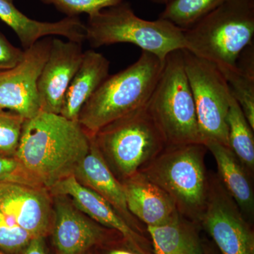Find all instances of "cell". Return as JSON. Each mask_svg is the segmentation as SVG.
I'll list each match as a JSON object with an SVG mask.
<instances>
[{"mask_svg": "<svg viewBox=\"0 0 254 254\" xmlns=\"http://www.w3.org/2000/svg\"><path fill=\"white\" fill-rule=\"evenodd\" d=\"M78 121L41 112L25 120L15 158L48 190L72 176L91 145Z\"/></svg>", "mask_w": 254, "mask_h": 254, "instance_id": "1", "label": "cell"}, {"mask_svg": "<svg viewBox=\"0 0 254 254\" xmlns=\"http://www.w3.org/2000/svg\"><path fill=\"white\" fill-rule=\"evenodd\" d=\"M164 63L165 60L142 51L134 63L105 78L83 105L78 123L92 136L108 124L145 106Z\"/></svg>", "mask_w": 254, "mask_h": 254, "instance_id": "2", "label": "cell"}, {"mask_svg": "<svg viewBox=\"0 0 254 254\" xmlns=\"http://www.w3.org/2000/svg\"><path fill=\"white\" fill-rule=\"evenodd\" d=\"M185 50L217 65L237 69V60L254 38V0H225L191 27L184 30Z\"/></svg>", "mask_w": 254, "mask_h": 254, "instance_id": "3", "label": "cell"}, {"mask_svg": "<svg viewBox=\"0 0 254 254\" xmlns=\"http://www.w3.org/2000/svg\"><path fill=\"white\" fill-rule=\"evenodd\" d=\"M202 143L167 145L139 173L165 190L179 213L200 225L209 190Z\"/></svg>", "mask_w": 254, "mask_h": 254, "instance_id": "4", "label": "cell"}, {"mask_svg": "<svg viewBox=\"0 0 254 254\" xmlns=\"http://www.w3.org/2000/svg\"><path fill=\"white\" fill-rule=\"evenodd\" d=\"M85 28L86 41L93 48L131 43L162 60L185 48L184 30L163 18H140L127 1L88 16Z\"/></svg>", "mask_w": 254, "mask_h": 254, "instance_id": "5", "label": "cell"}, {"mask_svg": "<svg viewBox=\"0 0 254 254\" xmlns=\"http://www.w3.org/2000/svg\"><path fill=\"white\" fill-rule=\"evenodd\" d=\"M145 105L93 135L100 154L120 182L139 173L167 146Z\"/></svg>", "mask_w": 254, "mask_h": 254, "instance_id": "6", "label": "cell"}, {"mask_svg": "<svg viewBox=\"0 0 254 254\" xmlns=\"http://www.w3.org/2000/svg\"><path fill=\"white\" fill-rule=\"evenodd\" d=\"M145 106L167 145L203 144L182 50L172 52L165 58L163 71Z\"/></svg>", "mask_w": 254, "mask_h": 254, "instance_id": "7", "label": "cell"}, {"mask_svg": "<svg viewBox=\"0 0 254 254\" xmlns=\"http://www.w3.org/2000/svg\"><path fill=\"white\" fill-rule=\"evenodd\" d=\"M182 52L202 143L215 141L229 147L227 117L232 95L228 82L215 64L188 50Z\"/></svg>", "mask_w": 254, "mask_h": 254, "instance_id": "8", "label": "cell"}, {"mask_svg": "<svg viewBox=\"0 0 254 254\" xmlns=\"http://www.w3.org/2000/svg\"><path fill=\"white\" fill-rule=\"evenodd\" d=\"M200 226L212 237L222 254L254 253L252 225L214 173H209L208 198Z\"/></svg>", "mask_w": 254, "mask_h": 254, "instance_id": "9", "label": "cell"}, {"mask_svg": "<svg viewBox=\"0 0 254 254\" xmlns=\"http://www.w3.org/2000/svg\"><path fill=\"white\" fill-rule=\"evenodd\" d=\"M51 38L39 40L24 50L23 60L14 67L0 71V108L14 112L25 120L41 112L38 81L49 58Z\"/></svg>", "mask_w": 254, "mask_h": 254, "instance_id": "10", "label": "cell"}, {"mask_svg": "<svg viewBox=\"0 0 254 254\" xmlns=\"http://www.w3.org/2000/svg\"><path fill=\"white\" fill-rule=\"evenodd\" d=\"M50 235L55 254H85L119 232L102 226L76 208L66 195H52Z\"/></svg>", "mask_w": 254, "mask_h": 254, "instance_id": "11", "label": "cell"}, {"mask_svg": "<svg viewBox=\"0 0 254 254\" xmlns=\"http://www.w3.org/2000/svg\"><path fill=\"white\" fill-rule=\"evenodd\" d=\"M0 211L33 238L50 236L53 202V196L46 187L0 184Z\"/></svg>", "mask_w": 254, "mask_h": 254, "instance_id": "12", "label": "cell"}, {"mask_svg": "<svg viewBox=\"0 0 254 254\" xmlns=\"http://www.w3.org/2000/svg\"><path fill=\"white\" fill-rule=\"evenodd\" d=\"M81 43L52 39L49 58L38 81L41 112L61 113L64 98L83 56Z\"/></svg>", "mask_w": 254, "mask_h": 254, "instance_id": "13", "label": "cell"}, {"mask_svg": "<svg viewBox=\"0 0 254 254\" xmlns=\"http://www.w3.org/2000/svg\"><path fill=\"white\" fill-rule=\"evenodd\" d=\"M73 176L78 183L93 190L108 201L133 230L143 235L148 233L144 225L130 213L123 185L105 163L93 135L91 136L90 149L78 163Z\"/></svg>", "mask_w": 254, "mask_h": 254, "instance_id": "14", "label": "cell"}, {"mask_svg": "<svg viewBox=\"0 0 254 254\" xmlns=\"http://www.w3.org/2000/svg\"><path fill=\"white\" fill-rule=\"evenodd\" d=\"M48 190L52 195H66L78 210L92 220L119 232L127 240L153 253L151 242L148 237L133 230L108 201L78 183L73 175L58 182Z\"/></svg>", "mask_w": 254, "mask_h": 254, "instance_id": "15", "label": "cell"}, {"mask_svg": "<svg viewBox=\"0 0 254 254\" xmlns=\"http://www.w3.org/2000/svg\"><path fill=\"white\" fill-rule=\"evenodd\" d=\"M14 1L0 0V19L14 31L23 50L31 48L41 38L54 35L81 44L86 41L85 23L78 16L65 17L55 22L38 21L23 14Z\"/></svg>", "mask_w": 254, "mask_h": 254, "instance_id": "16", "label": "cell"}, {"mask_svg": "<svg viewBox=\"0 0 254 254\" xmlns=\"http://www.w3.org/2000/svg\"><path fill=\"white\" fill-rule=\"evenodd\" d=\"M121 183L130 213L146 227L163 225L179 213L173 198L141 173Z\"/></svg>", "mask_w": 254, "mask_h": 254, "instance_id": "17", "label": "cell"}, {"mask_svg": "<svg viewBox=\"0 0 254 254\" xmlns=\"http://www.w3.org/2000/svg\"><path fill=\"white\" fill-rule=\"evenodd\" d=\"M213 155L218 177L236 201L246 220L252 225L254 218V190L252 175L230 147L215 141L204 143Z\"/></svg>", "mask_w": 254, "mask_h": 254, "instance_id": "18", "label": "cell"}, {"mask_svg": "<svg viewBox=\"0 0 254 254\" xmlns=\"http://www.w3.org/2000/svg\"><path fill=\"white\" fill-rule=\"evenodd\" d=\"M110 64L104 55L95 50L83 53L79 68L65 93L60 115L78 121L83 105L109 76Z\"/></svg>", "mask_w": 254, "mask_h": 254, "instance_id": "19", "label": "cell"}, {"mask_svg": "<svg viewBox=\"0 0 254 254\" xmlns=\"http://www.w3.org/2000/svg\"><path fill=\"white\" fill-rule=\"evenodd\" d=\"M200 225L180 213L163 225L147 227L154 254H204Z\"/></svg>", "mask_w": 254, "mask_h": 254, "instance_id": "20", "label": "cell"}, {"mask_svg": "<svg viewBox=\"0 0 254 254\" xmlns=\"http://www.w3.org/2000/svg\"><path fill=\"white\" fill-rule=\"evenodd\" d=\"M229 147L252 175L254 171V129L234 97L227 117Z\"/></svg>", "mask_w": 254, "mask_h": 254, "instance_id": "21", "label": "cell"}, {"mask_svg": "<svg viewBox=\"0 0 254 254\" xmlns=\"http://www.w3.org/2000/svg\"><path fill=\"white\" fill-rule=\"evenodd\" d=\"M225 0H173L165 5L159 18L168 20L182 30L191 27Z\"/></svg>", "mask_w": 254, "mask_h": 254, "instance_id": "22", "label": "cell"}, {"mask_svg": "<svg viewBox=\"0 0 254 254\" xmlns=\"http://www.w3.org/2000/svg\"><path fill=\"white\" fill-rule=\"evenodd\" d=\"M232 96L240 105L246 119L254 130V78L249 77L237 70L222 72Z\"/></svg>", "mask_w": 254, "mask_h": 254, "instance_id": "23", "label": "cell"}, {"mask_svg": "<svg viewBox=\"0 0 254 254\" xmlns=\"http://www.w3.org/2000/svg\"><path fill=\"white\" fill-rule=\"evenodd\" d=\"M24 121L18 114L0 108V156H15Z\"/></svg>", "mask_w": 254, "mask_h": 254, "instance_id": "24", "label": "cell"}, {"mask_svg": "<svg viewBox=\"0 0 254 254\" xmlns=\"http://www.w3.org/2000/svg\"><path fill=\"white\" fill-rule=\"evenodd\" d=\"M33 237L0 211V250L6 254H22Z\"/></svg>", "mask_w": 254, "mask_h": 254, "instance_id": "25", "label": "cell"}, {"mask_svg": "<svg viewBox=\"0 0 254 254\" xmlns=\"http://www.w3.org/2000/svg\"><path fill=\"white\" fill-rule=\"evenodd\" d=\"M45 4L53 5L66 17H75L81 14L88 16L102 10L121 4L125 0H40Z\"/></svg>", "mask_w": 254, "mask_h": 254, "instance_id": "26", "label": "cell"}, {"mask_svg": "<svg viewBox=\"0 0 254 254\" xmlns=\"http://www.w3.org/2000/svg\"><path fill=\"white\" fill-rule=\"evenodd\" d=\"M4 183L45 187L15 157L0 156V184Z\"/></svg>", "mask_w": 254, "mask_h": 254, "instance_id": "27", "label": "cell"}, {"mask_svg": "<svg viewBox=\"0 0 254 254\" xmlns=\"http://www.w3.org/2000/svg\"><path fill=\"white\" fill-rule=\"evenodd\" d=\"M91 252L92 254H154L127 240L120 233L97 245Z\"/></svg>", "mask_w": 254, "mask_h": 254, "instance_id": "28", "label": "cell"}, {"mask_svg": "<svg viewBox=\"0 0 254 254\" xmlns=\"http://www.w3.org/2000/svg\"><path fill=\"white\" fill-rule=\"evenodd\" d=\"M24 56V50L13 46L0 33V71L9 69L18 64Z\"/></svg>", "mask_w": 254, "mask_h": 254, "instance_id": "29", "label": "cell"}, {"mask_svg": "<svg viewBox=\"0 0 254 254\" xmlns=\"http://www.w3.org/2000/svg\"><path fill=\"white\" fill-rule=\"evenodd\" d=\"M237 70L249 77L254 78V43L241 52L237 60Z\"/></svg>", "mask_w": 254, "mask_h": 254, "instance_id": "30", "label": "cell"}, {"mask_svg": "<svg viewBox=\"0 0 254 254\" xmlns=\"http://www.w3.org/2000/svg\"><path fill=\"white\" fill-rule=\"evenodd\" d=\"M22 254H48L45 237H35L32 239Z\"/></svg>", "mask_w": 254, "mask_h": 254, "instance_id": "31", "label": "cell"}, {"mask_svg": "<svg viewBox=\"0 0 254 254\" xmlns=\"http://www.w3.org/2000/svg\"><path fill=\"white\" fill-rule=\"evenodd\" d=\"M148 1L157 4L166 5L169 2H170V1H173V0H148Z\"/></svg>", "mask_w": 254, "mask_h": 254, "instance_id": "32", "label": "cell"}, {"mask_svg": "<svg viewBox=\"0 0 254 254\" xmlns=\"http://www.w3.org/2000/svg\"><path fill=\"white\" fill-rule=\"evenodd\" d=\"M0 254H6L4 253V252H2V251L0 250Z\"/></svg>", "mask_w": 254, "mask_h": 254, "instance_id": "33", "label": "cell"}, {"mask_svg": "<svg viewBox=\"0 0 254 254\" xmlns=\"http://www.w3.org/2000/svg\"><path fill=\"white\" fill-rule=\"evenodd\" d=\"M85 254H92L91 251H90V252H87V253Z\"/></svg>", "mask_w": 254, "mask_h": 254, "instance_id": "34", "label": "cell"}, {"mask_svg": "<svg viewBox=\"0 0 254 254\" xmlns=\"http://www.w3.org/2000/svg\"><path fill=\"white\" fill-rule=\"evenodd\" d=\"M204 254H206V252H205V253H204Z\"/></svg>", "mask_w": 254, "mask_h": 254, "instance_id": "35", "label": "cell"}, {"mask_svg": "<svg viewBox=\"0 0 254 254\" xmlns=\"http://www.w3.org/2000/svg\"></svg>", "mask_w": 254, "mask_h": 254, "instance_id": "36", "label": "cell"}]
</instances>
